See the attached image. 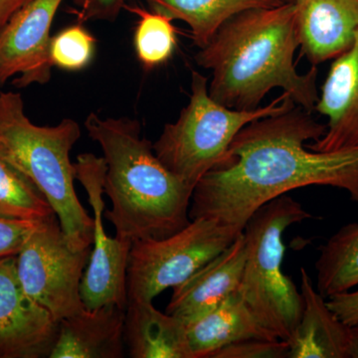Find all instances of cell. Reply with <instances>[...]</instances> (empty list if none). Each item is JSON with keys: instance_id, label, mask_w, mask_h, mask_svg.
<instances>
[{"instance_id": "cell-1", "label": "cell", "mask_w": 358, "mask_h": 358, "mask_svg": "<svg viewBox=\"0 0 358 358\" xmlns=\"http://www.w3.org/2000/svg\"><path fill=\"white\" fill-rule=\"evenodd\" d=\"M327 124L300 106L250 122L222 160L193 189L190 219L208 218L243 231L264 204L298 188L331 186L358 203V147L315 152Z\"/></svg>"}, {"instance_id": "cell-2", "label": "cell", "mask_w": 358, "mask_h": 358, "mask_svg": "<svg viewBox=\"0 0 358 358\" xmlns=\"http://www.w3.org/2000/svg\"><path fill=\"white\" fill-rule=\"evenodd\" d=\"M298 48L296 6L287 1L231 18L200 48L195 60L211 71L209 95L225 107L255 110L268 92L280 88L312 113L320 96L317 68L300 74L294 64Z\"/></svg>"}, {"instance_id": "cell-3", "label": "cell", "mask_w": 358, "mask_h": 358, "mask_svg": "<svg viewBox=\"0 0 358 358\" xmlns=\"http://www.w3.org/2000/svg\"><path fill=\"white\" fill-rule=\"evenodd\" d=\"M84 126L105 159L103 192L112 208L103 217L115 236L131 242L159 239L189 224L193 189L160 162L138 120L92 113Z\"/></svg>"}, {"instance_id": "cell-4", "label": "cell", "mask_w": 358, "mask_h": 358, "mask_svg": "<svg viewBox=\"0 0 358 358\" xmlns=\"http://www.w3.org/2000/svg\"><path fill=\"white\" fill-rule=\"evenodd\" d=\"M80 138L81 128L75 120L37 126L26 115L20 93L0 92V155L38 188L75 250L91 248L94 233V219L75 190L70 159Z\"/></svg>"}, {"instance_id": "cell-5", "label": "cell", "mask_w": 358, "mask_h": 358, "mask_svg": "<svg viewBox=\"0 0 358 358\" xmlns=\"http://www.w3.org/2000/svg\"><path fill=\"white\" fill-rule=\"evenodd\" d=\"M310 218L300 202L285 194L261 206L243 229L246 261L237 292L260 324L281 341H288L303 310L301 291L282 270V235Z\"/></svg>"}, {"instance_id": "cell-6", "label": "cell", "mask_w": 358, "mask_h": 358, "mask_svg": "<svg viewBox=\"0 0 358 358\" xmlns=\"http://www.w3.org/2000/svg\"><path fill=\"white\" fill-rule=\"evenodd\" d=\"M190 89L189 102L176 122L164 126L154 150L160 162L192 189L222 160L244 127L296 106L284 92L268 105L255 110L230 109L211 98L207 78L196 71H192Z\"/></svg>"}, {"instance_id": "cell-7", "label": "cell", "mask_w": 358, "mask_h": 358, "mask_svg": "<svg viewBox=\"0 0 358 358\" xmlns=\"http://www.w3.org/2000/svg\"><path fill=\"white\" fill-rule=\"evenodd\" d=\"M241 232L220 221L201 217L192 219L169 236L133 242L127 268L128 301H152L166 289L182 284Z\"/></svg>"}, {"instance_id": "cell-8", "label": "cell", "mask_w": 358, "mask_h": 358, "mask_svg": "<svg viewBox=\"0 0 358 358\" xmlns=\"http://www.w3.org/2000/svg\"><path fill=\"white\" fill-rule=\"evenodd\" d=\"M90 254L70 246L56 214L42 219L15 256L21 286L58 322L76 315L86 308L81 282Z\"/></svg>"}, {"instance_id": "cell-9", "label": "cell", "mask_w": 358, "mask_h": 358, "mask_svg": "<svg viewBox=\"0 0 358 358\" xmlns=\"http://www.w3.org/2000/svg\"><path fill=\"white\" fill-rule=\"evenodd\" d=\"M75 176L87 193L94 216V248L81 282V296L85 307L96 308L115 305L126 308L127 268L133 242L110 237L103 226V179L106 162L103 157L91 152L78 155L74 164Z\"/></svg>"}, {"instance_id": "cell-10", "label": "cell", "mask_w": 358, "mask_h": 358, "mask_svg": "<svg viewBox=\"0 0 358 358\" xmlns=\"http://www.w3.org/2000/svg\"><path fill=\"white\" fill-rule=\"evenodd\" d=\"M63 0H28L0 31V86L50 81L51 27Z\"/></svg>"}, {"instance_id": "cell-11", "label": "cell", "mask_w": 358, "mask_h": 358, "mask_svg": "<svg viewBox=\"0 0 358 358\" xmlns=\"http://www.w3.org/2000/svg\"><path fill=\"white\" fill-rule=\"evenodd\" d=\"M15 256L0 258V358L49 357L59 322L25 293Z\"/></svg>"}, {"instance_id": "cell-12", "label": "cell", "mask_w": 358, "mask_h": 358, "mask_svg": "<svg viewBox=\"0 0 358 358\" xmlns=\"http://www.w3.org/2000/svg\"><path fill=\"white\" fill-rule=\"evenodd\" d=\"M315 110L327 119L326 134L307 145L315 152L358 147V30L345 53L334 59Z\"/></svg>"}, {"instance_id": "cell-13", "label": "cell", "mask_w": 358, "mask_h": 358, "mask_svg": "<svg viewBox=\"0 0 358 358\" xmlns=\"http://www.w3.org/2000/svg\"><path fill=\"white\" fill-rule=\"evenodd\" d=\"M246 261L243 231L227 248L173 289L166 313L185 326L199 319L237 291Z\"/></svg>"}, {"instance_id": "cell-14", "label": "cell", "mask_w": 358, "mask_h": 358, "mask_svg": "<svg viewBox=\"0 0 358 358\" xmlns=\"http://www.w3.org/2000/svg\"><path fill=\"white\" fill-rule=\"evenodd\" d=\"M301 54L313 66L336 59L355 41L358 0H294Z\"/></svg>"}, {"instance_id": "cell-15", "label": "cell", "mask_w": 358, "mask_h": 358, "mask_svg": "<svg viewBox=\"0 0 358 358\" xmlns=\"http://www.w3.org/2000/svg\"><path fill=\"white\" fill-rule=\"evenodd\" d=\"M124 310L115 305L86 308L60 320L49 358L124 357Z\"/></svg>"}, {"instance_id": "cell-16", "label": "cell", "mask_w": 358, "mask_h": 358, "mask_svg": "<svg viewBox=\"0 0 358 358\" xmlns=\"http://www.w3.org/2000/svg\"><path fill=\"white\" fill-rule=\"evenodd\" d=\"M303 310L287 343L288 358H350V326L339 320L301 268Z\"/></svg>"}, {"instance_id": "cell-17", "label": "cell", "mask_w": 358, "mask_h": 358, "mask_svg": "<svg viewBox=\"0 0 358 358\" xmlns=\"http://www.w3.org/2000/svg\"><path fill=\"white\" fill-rule=\"evenodd\" d=\"M186 336L192 358H211L221 348L247 339H279L260 324L237 291L187 324Z\"/></svg>"}, {"instance_id": "cell-18", "label": "cell", "mask_w": 358, "mask_h": 358, "mask_svg": "<svg viewBox=\"0 0 358 358\" xmlns=\"http://www.w3.org/2000/svg\"><path fill=\"white\" fill-rule=\"evenodd\" d=\"M124 341L133 358H192L186 326L152 301H129L124 310Z\"/></svg>"}, {"instance_id": "cell-19", "label": "cell", "mask_w": 358, "mask_h": 358, "mask_svg": "<svg viewBox=\"0 0 358 358\" xmlns=\"http://www.w3.org/2000/svg\"><path fill=\"white\" fill-rule=\"evenodd\" d=\"M152 10L189 26L193 42L203 48L224 23L245 11L281 6L288 0H145Z\"/></svg>"}, {"instance_id": "cell-20", "label": "cell", "mask_w": 358, "mask_h": 358, "mask_svg": "<svg viewBox=\"0 0 358 358\" xmlns=\"http://www.w3.org/2000/svg\"><path fill=\"white\" fill-rule=\"evenodd\" d=\"M317 289L324 298L358 286V224L343 226L320 249Z\"/></svg>"}, {"instance_id": "cell-21", "label": "cell", "mask_w": 358, "mask_h": 358, "mask_svg": "<svg viewBox=\"0 0 358 358\" xmlns=\"http://www.w3.org/2000/svg\"><path fill=\"white\" fill-rule=\"evenodd\" d=\"M138 17L134 30L136 57L145 70H154L173 57L178 44V32L173 20L157 11L138 6H124Z\"/></svg>"}, {"instance_id": "cell-22", "label": "cell", "mask_w": 358, "mask_h": 358, "mask_svg": "<svg viewBox=\"0 0 358 358\" xmlns=\"http://www.w3.org/2000/svg\"><path fill=\"white\" fill-rule=\"evenodd\" d=\"M53 214L38 188L0 155V216L39 221Z\"/></svg>"}, {"instance_id": "cell-23", "label": "cell", "mask_w": 358, "mask_h": 358, "mask_svg": "<svg viewBox=\"0 0 358 358\" xmlns=\"http://www.w3.org/2000/svg\"><path fill=\"white\" fill-rule=\"evenodd\" d=\"M96 38L83 25H71L51 37L49 56L52 66L65 71H81L93 61Z\"/></svg>"}, {"instance_id": "cell-24", "label": "cell", "mask_w": 358, "mask_h": 358, "mask_svg": "<svg viewBox=\"0 0 358 358\" xmlns=\"http://www.w3.org/2000/svg\"><path fill=\"white\" fill-rule=\"evenodd\" d=\"M288 343L281 339H247L221 348L211 358H288Z\"/></svg>"}, {"instance_id": "cell-25", "label": "cell", "mask_w": 358, "mask_h": 358, "mask_svg": "<svg viewBox=\"0 0 358 358\" xmlns=\"http://www.w3.org/2000/svg\"><path fill=\"white\" fill-rule=\"evenodd\" d=\"M37 222L0 216V258L17 255Z\"/></svg>"}, {"instance_id": "cell-26", "label": "cell", "mask_w": 358, "mask_h": 358, "mask_svg": "<svg viewBox=\"0 0 358 358\" xmlns=\"http://www.w3.org/2000/svg\"><path fill=\"white\" fill-rule=\"evenodd\" d=\"M80 20L115 21L126 6V0H73Z\"/></svg>"}, {"instance_id": "cell-27", "label": "cell", "mask_w": 358, "mask_h": 358, "mask_svg": "<svg viewBox=\"0 0 358 358\" xmlns=\"http://www.w3.org/2000/svg\"><path fill=\"white\" fill-rule=\"evenodd\" d=\"M327 303L341 322L348 326L358 324V289L334 294Z\"/></svg>"}, {"instance_id": "cell-28", "label": "cell", "mask_w": 358, "mask_h": 358, "mask_svg": "<svg viewBox=\"0 0 358 358\" xmlns=\"http://www.w3.org/2000/svg\"><path fill=\"white\" fill-rule=\"evenodd\" d=\"M28 0H0V31Z\"/></svg>"}, {"instance_id": "cell-29", "label": "cell", "mask_w": 358, "mask_h": 358, "mask_svg": "<svg viewBox=\"0 0 358 358\" xmlns=\"http://www.w3.org/2000/svg\"><path fill=\"white\" fill-rule=\"evenodd\" d=\"M350 358H358V324L350 326Z\"/></svg>"}, {"instance_id": "cell-30", "label": "cell", "mask_w": 358, "mask_h": 358, "mask_svg": "<svg viewBox=\"0 0 358 358\" xmlns=\"http://www.w3.org/2000/svg\"><path fill=\"white\" fill-rule=\"evenodd\" d=\"M288 1H294V0H288Z\"/></svg>"}]
</instances>
